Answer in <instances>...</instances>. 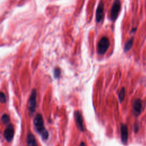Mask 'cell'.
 <instances>
[{
	"mask_svg": "<svg viewBox=\"0 0 146 146\" xmlns=\"http://www.w3.org/2000/svg\"><path fill=\"white\" fill-rule=\"evenodd\" d=\"M34 125L37 132L40 135L43 140H47L48 137V132L44 126L43 119L40 113H37L33 120Z\"/></svg>",
	"mask_w": 146,
	"mask_h": 146,
	"instance_id": "6da1fadb",
	"label": "cell"
},
{
	"mask_svg": "<svg viewBox=\"0 0 146 146\" xmlns=\"http://www.w3.org/2000/svg\"><path fill=\"white\" fill-rule=\"evenodd\" d=\"M36 92L35 89H33L31 92L27 102V108L30 115H32L36 109Z\"/></svg>",
	"mask_w": 146,
	"mask_h": 146,
	"instance_id": "7a4b0ae2",
	"label": "cell"
},
{
	"mask_svg": "<svg viewBox=\"0 0 146 146\" xmlns=\"http://www.w3.org/2000/svg\"><path fill=\"white\" fill-rule=\"evenodd\" d=\"M110 43L108 38L102 37L99 41L98 44V52L100 55H103L107 51Z\"/></svg>",
	"mask_w": 146,
	"mask_h": 146,
	"instance_id": "3957f363",
	"label": "cell"
},
{
	"mask_svg": "<svg viewBox=\"0 0 146 146\" xmlns=\"http://www.w3.org/2000/svg\"><path fill=\"white\" fill-rule=\"evenodd\" d=\"M121 4L119 0H115L113 3L112 6L110 11V18L111 20H115L119 14V13L120 10Z\"/></svg>",
	"mask_w": 146,
	"mask_h": 146,
	"instance_id": "277c9868",
	"label": "cell"
},
{
	"mask_svg": "<svg viewBox=\"0 0 146 146\" xmlns=\"http://www.w3.org/2000/svg\"><path fill=\"white\" fill-rule=\"evenodd\" d=\"M142 106V101L140 99L137 98L134 100L132 105V112L135 116L137 117L139 115H140Z\"/></svg>",
	"mask_w": 146,
	"mask_h": 146,
	"instance_id": "5b68a950",
	"label": "cell"
},
{
	"mask_svg": "<svg viewBox=\"0 0 146 146\" xmlns=\"http://www.w3.org/2000/svg\"><path fill=\"white\" fill-rule=\"evenodd\" d=\"M14 127L12 124H9L6 128H5L4 132H3V136L6 141H11L14 137Z\"/></svg>",
	"mask_w": 146,
	"mask_h": 146,
	"instance_id": "8992f818",
	"label": "cell"
},
{
	"mask_svg": "<svg viewBox=\"0 0 146 146\" xmlns=\"http://www.w3.org/2000/svg\"><path fill=\"white\" fill-rule=\"evenodd\" d=\"M74 116H75V123L77 125V127L80 131L83 132L84 131L83 121V117L80 112L78 111H75L74 113Z\"/></svg>",
	"mask_w": 146,
	"mask_h": 146,
	"instance_id": "52a82bcc",
	"label": "cell"
},
{
	"mask_svg": "<svg viewBox=\"0 0 146 146\" xmlns=\"http://www.w3.org/2000/svg\"><path fill=\"white\" fill-rule=\"evenodd\" d=\"M120 133H121V140L123 144H126L128 141V132L127 126L125 124H121L120 126Z\"/></svg>",
	"mask_w": 146,
	"mask_h": 146,
	"instance_id": "ba28073f",
	"label": "cell"
},
{
	"mask_svg": "<svg viewBox=\"0 0 146 146\" xmlns=\"http://www.w3.org/2000/svg\"><path fill=\"white\" fill-rule=\"evenodd\" d=\"M104 16V4L102 1H100L96 10V20L97 22L102 21Z\"/></svg>",
	"mask_w": 146,
	"mask_h": 146,
	"instance_id": "9c48e42d",
	"label": "cell"
},
{
	"mask_svg": "<svg viewBox=\"0 0 146 146\" xmlns=\"http://www.w3.org/2000/svg\"><path fill=\"white\" fill-rule=\"evenodd\" d=\"M26 141L27 146H38L35 136L30 132H29L27 135Z\"/></svg>",
	"mask_w": 146,
	"mask_h": 146,
	"instance_id": "30bf717a",
	"label": "cell"
},
{
	"mask_svg": "<svg viewBox=\"0 0 146 146\" xmlns=\"http://www.w3.org/2000/svg\"><path fill=\"white\" fill-rule=\"evenodd\" d=\"M133 38H131V39L128 40L126 42V43L125 44L124 48V51H129L131 48V47L132 46V44H133Z\"/></svg>",
	"mask_w": 146,
	"mask_h": 146,
	"instance_id": "8fae6325",
	"label": "cell"
},
{
	"mask_svg": "<svg viewBox=\"0 0 146 146\" xmlns=\"http://www.w3.org/2000/svg\"><path fill=\"white\" fill-rule=\"evenodd\" d=\"M125 90L124 87H122L121 88V90H120L119 92V99L120 102H122V101L124 100V98L125 97Z\"/></svg>",
	"mask_w": 146,
	"mask_h": 146,
	"instance_id": "7c38bea8",
	"label": "cell"
},
{
	"mask_svg": "<svg viewBox=\"0 0 146 146\" xmlns=\"http://www.w3.org/2000/svg\"><path fill=\"white\" fill-rule=\"evenodd\" d=\"M1 120L2 121L3 123H9V121H10V117L8 115L6 114V113H4L2 115V117H1Z\"/></svg>",
	"mask_w": 146,
	"mask_h": 146,
	"instance_id": "4fadbf2b",
	"label": "cell"
},
{
	"mask_svg": "<svg viewBox=\"0 0 146 146\" xmlns=\"http://www.w3.org/2000/svg\"><path fill=\"white\" fill-rule=\"evenodd\" d=\"M54 77L55 78H58L60 76V70L59 68L56 67L54 69Z\"/></svg>",
	"mask_w": 146,
	"mask_h": 146,
	"instance_id": "5bb4252c",
	"label": "cell"
},
{
	"mask_svg": "<svg viewBox=\"0 0 146 146\" xmlns=\"http://www.w3.org/2000/svg\"><path fill=\"white\" fill-rule=\"evenodd\" d=\"M0 101L2 103H6V96L3 92H1V94H0Z\"/></svg>",
	"mask_w": 146,
	"mask_h": 146,
	"instance_id": "9a60e30c",
	"label": "cell"
},
{
	"mask_svg": "<svg viewBox=\"0 0 146 146\" xmlns=\"http://www.w3.org/2000/svg\"><path fill=\"white\" fill-rule=\"evenodd\" d=\"M139 124L137 123H135V124L133 125V130H134V132L135 133L137 132V131L139 130Z\"/></svg>",
	"mask_w": 146,
	"mask_h": 146,
	"instance_id": "2e32d148",
	"label": "cell"
},
{
	"mask_svg": "<svg viewBox=\"0 0 146 146\" xmlns=\"http://www.w3.org/2000/svg\"><path fill=\"white\" fill-rule=\"evenodd\" d=\"M79 146H86V145H85L83 141H82V142H81V143L80 144V145H79Z\"/></svg>",
	"mask_w": 146,
	"mask_h": 146,
	"instance_id": "e0dca14e",
	"label": "cell"
}]
</instances>
